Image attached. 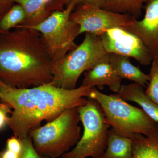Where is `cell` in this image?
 Instances as JSON below:
<instances>
[{
    "instance_id": "cell-13",
    "label": "cell",
    "mask_w": 158,
    "mask_h": 158,
    "mask_svg": "<svg viewBox=\"0 0 158 158\" xmlns=\"http://www.w3.org/2000/svg\"><path fill=\"white\" fill-rule=\"evenodd\" d=\"M109 63L122 80L127 79L132 81L144 88L149 81V74H146L138 67L133 65L129 57L109 54Z\"/></svg>"
},
{
    "instance_id": "cell-16",
    "label": "cell",
    "mask_w": 158,
    "mask_h": 158,
    "mask_svg": "<svg viewBox=\"0 0 158 158\" xmlns=\"http://www.w3.org/2000/svg\"><path fill=\"white\" fill-rule=\"evenodd\" d=\"M132 139L123 137L110 129L107 146L101 158H133Z\"/></svg>"
},
{
    "instance_id": "cell-8",
    "label": "cell",
    "mask_w": 158,
    "mask_h": 158,
    "mask_svg": "<svg viewBox=\"0 0 158 158\" xmlns=\"http://www.w3.org/2000/svg\"><path fill=\"white\" fill-rule=\"evenodd\" d=\"M133 18L129 15L85 4H80L70 16V19L80 26L79 35L89 33L98 37L109 29L127 26Z\"/></svg>"
},
{
    "instance_id": "cell-25",
    "label": "cell",
    "mask_w": 158,
    "mask_h": 158,
    "mask_svg": "<svg viewBox=\"0 0 158 158\" xmlns=\"http://www.w3.org/2000/svg\"><path fill=\"white\" fill-rule=\"evenodd\" d=\"M20 155L7 148L0 152V158H20Z\"/></svg>"
},
{
    "instance_id": "cell-1",
    "label": "cell",
    "mask_w": 158,
    "mask_h": 158,
    "mask_svg": "<svg viewBox=\"0 0 158 158\" xmlns=\"http://www.w3.org/2000/svg\"><path fill=\"white\" fill-rule=\"evenodd\" d=\"M91 86L67 90L52 84L20 89L0 81V99L11 106L13 111L7 125L20 140L43 121L54 120L65 110L87 103Z\"/></svg>"
},
{
    "instance_id": "cell-5",
    "label": "cell",
    "mask_w": 158,
    "mask_h": 158,
    "mask_svg": "<svg viewBox=\"0 0 158 158\" xmlns=\"http://www.w3.org/2000/svg\"><path fill=\"white\" fill-rule=\"evenodd\" d=\"M87 98L99 103L106 121L115 132L123 137L132 139L136 133L148 135L155 125L156 122L142 109L129 104L116 94L107 95L93 87Z\"/></svg>"
},
{
    "instance_id": "cell-21",
    "label": "cell",
    "mask_w": 158,
    "mask_h": 158,
    "mask_svg": "<svg viewBox=\"0 0 158 158\" xmlns=\"http://www.w3.org/2000/svg\"><path fill=\"white\" fill-rule=\"evenodd\" d=\"M12 108L7 103L0 102V130L7 125L8 114L12 113Z\"/></svg>"
},
{
    "instance_id": "cell-22",
    "label": "cell",
    "mask_w": 158,
    "mask_h": 158,
    "mask_svg": "<svg viewBox=\"0 0 158 158\" xmlns=\"http://www.w3.org/2000/svg\"><path fill=\"white\" fill-rule=\"evenodd\" d=\"M6 148L20 155L23 149L22 141L15 136H12L7 140Z\"/></svg>"
},
{
    "instance_id": "cell-23",
    "label": "cell",
    "mask_w": 158,
    "mask_h": 158,
    "mask_svg": "<svg viewBox=\"0 0 158 158\" xmlns=\"http://www.w3.org/2000/svg\"><path fill=\"white\" fill-rule=\"evenodd\" d=\"M106 0H78V4H85L101 8Z\"/></svg>"
},
{
    "instance_id": "cell-10",
    "label": "cell",
    "mask_w": 158,
    "mask_h": 158,
    "mask_svg": "<svg viewBox=\"0 0 158 158\" xmlns=\"http://www.w3.org/2000/svg\"><path fill=\"white\" fill-rule=\"evenodd\" d=\"M144 8L143 19L133 18L127 26L122 28L140 37L154 59L158 58V0H148Z\"/></svg>"
},
{
    "instance_id": "cell-14",
    "label": "cell",
    "mask_w": 158,
    "mask_h": 158,
    "mask_svg": "<svg viewBox=\"0 0 158 158\" xmlns=\"http://www.w3.org/2000/svg\"><path fill=\"white\" fill-rule=\"evenodd\" d=\"M51 0H12L20 5L24 10L26 17L16 27L28 28L38 25L52 13L48 8ZM15 27V28H16Z\"/></svg>"
},
{
    "instance_id": "cell-17",
    "label": "cell",
    "mask_w": 158,
    "mask_h": 158,
    "mask_svg": "<svg viewBox=\"0 0 158 158\" xmlns=\"http://www.w3.org/2000/svg\"><path fill=\"white\" fill-rule=\"evenodd\" d=\"M148 1L106 0L102 8L116 13L129 15L137 19L141 16L144 3H146Z\"/></svg>"
},
{
    "instance_id": "cell-12",
    "label": "cell",
    "mask_w": 158,
    "mask_h": 158,
    "mask_svg": "<svg viewBox=\"0 0 158 158\" xmlns=\"http://www.w3.org/2000/svg\"><path fill=\"white\" fill-rule=\"evenodd\" d=\"M116 94L125 101L137 103L152 120L158 122V105L148 96L141 85L136 83L121 85Z\"/></svg>"
},
{
    "instance_id": "cell-9",
    "label": "cell",
    "mask_w": 158,
    "mask_h": 158,
    "mask_svg": "<svg viewBox=\"0 0 158 158\" xmlns=\"http://www.w3.org/2000/svg\"><path fill=\"white\" fill-rule=\"evenodd\" d=\"M99 37L107 53L134 58L142 65L151 64L153 59L149 50L141 38L131 32L117 27L107 30Z\"/></svg>"
},
{
    "instance_id": "cell-2",
    "label": "cell",
    "mask_w": 158,
    "mask_h": 158,
    "mask_svg": "<svg viewBox=\"0 0 158 158\" xmlns=\"http://www.w3.org/2000/svg\"><path fill=\"white\" fill-rule=\"evenodd\" d=\"M16 28L0 33V81L20 89L51 84L54 62L43 36Z\"/></svg>"
},
{
    "instance_id": "cell-24",
    "label": "cell",
    "mask_w": 158,
    "mask_h": 158,
    "mask_svg": "<svg viewBox=\"0 0 158 158\" xmlns=\"http://www.w3.org/2000/svg\"><path fill=\"white\" fill-rule=\"evenodd\" d=\"M12 0H0V15L1 17L6 14L9 9H11Z\"/></svg>"
},
{
    "instance_id": "cell-6",
    "label": "cell",
    "mask_w": 158,
    "mask_h": 158,
    "mask_svg": "<svg viewBox=\"0 0 158 158\" xmlns=\"http://www.w3.org/2000/svg\"><path fill=\"white\" fill-rule=\"evenodd\" d=\"M88 102L78 110L84 132L73 149L62 158H101L107 146L110 125L97 101L88 98Z\"/></svg>"
},
{
    "instance_id": "cell-15",
    "label": "cell",
    "mask_w": 158,
    "mask_h": 158,
    "mask_svg": "<svg viewBox=\"0 0 158 158\" xmlns=\"http://www.w3.org/2000/svg\"><path fill=\"white\" fill-rule=\"evenodd\" d=\"M132 139L133 158H158V122L148 135L136 133Z\"/></svg>"
},
{
    "instance_id": "cell-18",
    "label": "cell",
    "mask_w": 158,
    "mask_h": 158,
    "mask_svg": "<svg viewBox=\"0 0 158 158\" xmlns=\"http://www.w3.org/2000/svg\"><path fill=\"white\" fill-rule=\"evenodd\" d=\"M26 17L24 10L20 5L12 6L6 14L0 17V33L10 31L21 24Z\"/></svg>"
},
{
    "instance_id": "cell-20",
    "label": "cell",
    "mask_w": 158,
    "mask_h": 158,
    "mask_svg": "<svg viewBox=\"0 0 158 158\" xmlns=\"http://www.w3.org/2000/svg\"><path fill=\"white\" fill-rule=\"evenodd\" d=\"M23 149L20 158H50L40 154L34 148L30 136L27 135L21 139Z\"/></svg>"
},
{
    "instance_id": "cell-26",
    "label": "cell",
    "mask_w": 158,
    "mask_h": 158,
    "mask_svg": "<svg viewBox=\"0 0 158 158\" xmlns=\"http://www.w3.org/2000/svg\"><path fill=\"white\" fill-rule=\"evenodd\" d=\"M64 1H65V2L66 3H68V4H69V3H70L72 0H64Z\"/></svg>"
},
{
    "instance_id": "cell-3",
    "label": "cell",
    "mask_w": 158,
    "mask_h": 158,
    "mask_svg": "<svg viewBox=\"0 0 158 158\" xmlns=\"http://www.w3.org/2000/svg\"><path fill=\"white\" fill-rule=\"evenodd\" d=\"M78 108L67 109L54 120L29 132V135L38 153L57 158L76 145L81 138Z\"/></svg>"
},
{
    "instance_id": "cell-4",
    "label": "cell",
    "mask_w": 158,
    "mask_h": 158,
    "mask_svg": "<svg viewBox=\"0 0 158 158\" xmlns=\"http://www.w3.org/2000/svg\"><path fill=\"white\" fill-rule=\"evenodd\" d=\"M109 61V54L102 45L99 37L86 33L85 39L76 48L54 62L52 82L57 88L72 90L76 88L78 80L84 72L97 64Z\"/></svg>"
},
{
    "instance_id": "cell-11",
    "label": "cell",
    "mask_w": 158,
    "mask_h": 158,
    "mask_svg": "<svg viewBox=\"0 0 158 158\" xmlns=\"http://www.w3.org/2000/svg\"><path fill=\"white\" fill-rule=\"evenodd\" d=\"M84 76L81 87L96 86L99 89L103 90L106 85L110 90L116 93L121 88L122 79L113 70L109 61L97 64L86 71Z\"/></svg>"
},
{
    "instance_id": "cell-7",
    "label": "cell",
    "mask_w": 158,
    "mask_h": 158,
    "mask_svg": "<svg viewBox=\"0 0 158 158\" xmlns=\"http://www.w3.org/2000/svg\"><path fill=\"white\" fill-rule=\"evenodd\" d=\"M78 0H72L65 10L52 12L41 23L28 27L42 34L54 62L62 59L77 45L75 38L79 35L80 26L70 19Z\"/></svg>"
},
{
    "instance_id": "cell-19",
    "label": "cell",
    "mask_w": 158,
    "mask_h": 158,
    "mask_svg": "<svg viewBox=\"0 0 158 158\" xmlns=\"http://www.w3.org/2000/svg\"><path fill=\"white\" fill-rule=\"evenodd\" d=\"M149 74V83L145 93L158 105V58L153 59Z\"/></svg>"
}]
</instances>
